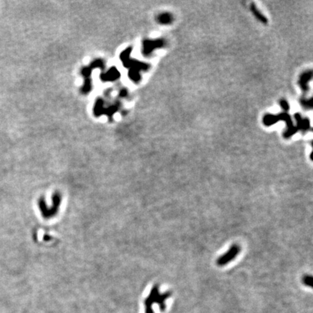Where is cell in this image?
<instances>
[{
    "instance_id": "obj_3",
    "label": "cell",
    "mask_w": 313,
    "mask_h": 313,
    "mask_svg": "<svg viewBox=\"0 0 313 313\" xmlns=\"http://www.w3.org/2000/svg\"><path fill=\"white\" fill-rule=\"evenodd\" d=\"M165 44V42L162 39L158 40H147L144 43V50L143 52L146 55H149L154 49L162 47Z\"/></svg>"
},
{
    "instance_id": "obj_7",
    "label": "cell",
    "mask_w": 313,
    "mask_h": 313,
    "mask_svg": "<svg viewBox=\"0 0 313 313\" xmlns=\"http://www.w3.org/2000/svg\"><path fill=\"white\" fill-rule=\"evenodd\" d=\"M250 8H251V10H252V13L254 14V16L256 17V18L259 20L260 21H261L262 23H265V24H267V18H265V17L262 15V14L260 13V12L258 10L257 8V7L255 4H252V5H251L250 7Z\"/></svg>"
},
{
    "instance_id": "obj_4",
    "label": "cell",
    "mask_w": 313,
    "mask_h": 313,
    "mask_svg": "<svg viewBox=\"0 0 313 313\" xmlns=\"http://www.w3.org/2000/svg\"><path fill=\"white\" fill-rule=\"evenodd\" d=\"M312 73L311 70L305 72L301 75L299 79V84L301 88H302V89L304 91V92H307V91L309 90L307 83L312 79Z\"/></svg>"
},
{
    "instance_id": "obj_10",
    "label": "cell",
    "mask_w": 313,
    "mask_h": 313,
    "mask_svg": "<svg viewBox=\"0 0 313 313\" xmlns=\"http://www.w3.org/2000/svg\"><path fill=\"white\" fill-rule=\"evenodd\" d=\"M281 106L282 107L284 110L288 111V109H289V105L288 104V102L286 101V100H281Z\"/></svg>"
},
{
    "instance_id": "obj_8",
    "label": "cell",
    "mask_w": 313,
    "mask_h": 313,
    "mask_svg": "<svg viewBox=\"0 0 313 313\" xmlns=\"http://www.w3.org/2000/svg\"><path fill=\"white\" fill-rule=\"evenodd\" d=\"M301 104H302V106L305 107V108H312V99H302V101H301Z\"/></svg>"
},
{
    "instance_id": "obj_5",
    "label": "cell",
    "mask_w": 313,
    "mask_h": 313,
    "mask_svg": "<svg viewBox=\"0 0 313 313\" xmlns=\"http://www.w3.org/2000/svg\"><path fill=\"white\" fill-rule=\"evenodd\" d=\"M295 118L297 120V128L302 131H307L310 128V123L308 119L302 118L300 115H295Z\"/></svg>"
},
{
    "instance_id": "obj_1",
    "label": "cell",
    "mask_w": 313,
    "mask_h": 313,
    "mask_svg": "<svg viewBox=\"0 0 313 313\" xmlns=\"http://www.w3.org/2000/svg\"><path fill=\"white\" fill-rule=\"evenodd\" d=\"M281 120L286 121L288 126V130L286 131L285 133H284V137H285V138H286L292 137V136L297 131V127H294V126H293L292 121L291 120L290 116H289L288 114L283 113V114L278 115H267L265 116V118L263 119V122L265 126H271L273 125V124L276 123V122H278V120Z\"/></svg>"
},
{
    "instance_id": "obj_2",
    "label": "cell",
    "mask_w": 313,
    "mask_h": 313,
    "mask_svg": "<svg viewBox=\"0 0 313 313\" xmlns=\"http://www.w3.org/2000/svg\"><path fill=\"white\" fill-rule=\"evenodd\" d=\"M241 251V248L237 244H233L230 247L228 252L223 254L217 260V265L218 266H224L232 261L237 257Z\"/></svg>"
},
{
    "instance_id": "obj_9",
    "label": "cell",
    "mask_w": 313,
    "mask_h": 313,
    "mask_svg": "<svg viewBox=\"0 0 313 313\" xmlns=\"http://www.w3.org/2000/svg\"><path fill=\"white\" fill-rule=\"evenodd\" d=\"M303 282L306 286H312V277L311 276H305L303 278Z\"/></svg>"
},
{
    "instance_id": "obj_6",
    "label": "cell",
    "mask_w": 313,
    "mask_h": 313,
    "mask_svg": "<svg viewBox=\"0 0 313 313\" xmlns=\"http://www.w3.org/2000/svg\"><path fill=\"white\" fill-rule=\"evenodd\" d=\"M159 23L162 25H168L173 22V18L170 13H164L159 14L157 18Z\"/></svg>"
}]
</instances>
